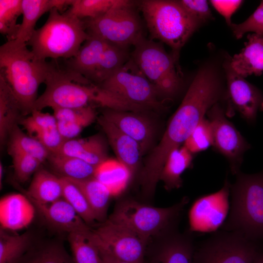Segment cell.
Returning a JSON list of instances; mask_svg holds the SVG:
<instances>
[{
  "label": "cell",
  "instance_id": "8",
  "mask_svg": "<svg viewBox=\"0 0 263 263\" xmlns=\"http://www.w3.org/2000/svg\"><path fill=\"white\" fill-rule=\"evenodd\" d=\"M128 48L89 36L77 54L66 59L65 68L99 85L129 60Z\"/></svg>",
  "mask_w": 263,
  "mask_h": 263
},
{
  "label": "cell",
  "instance_id": "24",
  "mask_svg": "<svg viewBox=\"0 0 263 263\" xmlns=\"http://www.w3.org/2000/svg\"><path fill=\"white\" fill-rule=\"evenodd\" d=\"M23 109L12 89L0 75V143L3 147L14 127L23 117Z\"/></svg>",
  "mask_w": 263,
  "mask_h": 263
},
{
  "label": "cell",
  "instance_id": "6",
  "mask_svg": "<svg viewBox=\"0 0 263 263\" xmlns=\"http://www.w3.org/2000/svg\"><path fill=\"white\" fill-rule=\"evenodd\" d=\"M151 40L169 45L178 60L180 49L201 23L193 18L178 0L138 1Z\"/></svg>",
  "mask_w": 263,
  "mask_h": 263
},
{
  "label": "cell",
  "instance_id": "45",
  "mask_svg": "<svg viewBox=\"0 0 263 263\" xmlns=\"http://www.w3.org/2000/svg\"><path fill=\"white\" fill-rule=\"evenodd\" d=\"M3 166L2 165L1 162H0V188L2 186L1 183H2V180L3 177Z\"/></svg>",
  "mask_w": 263,
  "mask_h": 263
},
{
  "label": "cell",
  "instance_id": "38",
  "mask_svg": "<svg viewBox=\"0 0 263 263\" xmlns=\"http://www.w3.org/2000/svg\"><path fill=\"white\" fill-rule=\"evenodd\" d=\"M183 145L193 154L212 146V129L208 119L205 117L200 121Z\"/></svg>",
  "mask_w": 263,
  "mask_h": 263
},
{
  "label": "cell",
  "instance_id": "21",
  "mask_svg": "<svg viewBox=\"0 0 263 263\" xmlns=\"http://www.w3.org/2000/svg\"><path fill=\"white\" fill-rule=\"evenodd\" d=\"M57 153L79 158L95 167L108 159L107 144L100 134L65 140Z\"/></svg>",
  "mask_w": 263,
  "mask_h": 263
},
{
  "label": "cell",
  "instance_id": "7",
  "mask_svg": "<svg viewBox=\"0 0 263 263\" xmlns=\"http://www.w3.org/2000/svg\"><path fill=\"white\" fill-rule=\"evenodd\" d=\"M188 202V198L184 197L172 206L158 207L124 200L117 203L107 220L129 228L149 241L174 229Z\"/></svg>",
  "mask_w": 263,
  "mask_h": 263
},
{
  "label": "cell",
  "instance_id": "1",
  "mask_svg": "<svg viewBox=\"0 0 263 263\" xmlns=\"http://www.w3.org/2000/svg\"><path fill=\"white\" fill-rule=\"evenodd\" d=\"M224 95L214 69L206 66L200 69L171 117L160 142L145 163L140 175L142 191L145 197H150L154 194L171 151L184 144L207 112Z\"/></svg>",
  "mask_w": 263,
  "mask_h": 263
},
{
  "label": "cell",
  "instance_id": "28",
  "mask_svg": "<svg viewBox=\"0 0 263 263\" xmlns=\"http://www.w3.org/2000/svg\"><path fill=\"white\" fill-rule=\"evenodd\" d=\"M57 0H22V20L15 40L27 43L31 39L39 19L53 8H57Z\"/></svg>",
  "mask_w": 263,
  "mask_h": 263
},
{
  "label": "cell",
  "instance_id": "10",
  "mask_svg": "<svg viewBox=\"0 0 263 263\" xmlns=\"http://www.w3.org/2000/svg\"><path fill=\"white\" fill-rule=\"evenodd\" d=\"M97 86L137 112L164 108L156 90L131 57L121 68Z\"/></svg>",
  "mask_w": 263,
  "mask_h": 263
},
{
  "label": "cell",
  "instance_id": "31",
  "mask_svg": "<svg viewBox=\"0 0 263 263\" xmlns=\"http://www.w3.org/2000/svg\"><path fill=\"white\" fill-rule=\"evenodd\" d=\"M7 151L12 153H21L33 157L42 163L47 160L50 152L37 139L26 134L16 125L11 131L7 140Z\"/></svg>",
  "mask_w": 263,
  "mask_h": 263
},
{
  "label": "cell",
  "instance_id": "2",
  "mask_svg": "<svg viewBox=\"0 0 263 263\" xmlns=\"http://www.w3.org/2000/svg\"><path fill=\"white\" fill-rule=\"evenodd\" d=\"M44 83L45 89L38 96L34 110L79 108L93 103L115 110L123 107L122 102L109 92L66 68H59L53 62L49 63Z\"/></svg>",
  "mask_w": 263,
  "mask_h": 263
},
{
  "label": "cell",
  "instance_id": "43",
  "mask_svg": "<svg viewBox=\"0 0 263 263\" xmlns=\"http://www.w3.org/2000/svg\"><path fill=\"white\" fill-rule=\"evenodd\" d=\"M242 2V0H210L213 6L225 18L229 26L232 24L231 16Z\"/></svg>",
  "mask_w": 263,
  "mask_h": 263
},
{
  "label": "cell",
  "instance_id": "27",
  "mask_svg": "<svg viewBox=\"0 0 263 263\" xmlns=\"http://www.w3.org/2000/svg\"><path fill=\"white\" fill-rule=\"evenodd\" d=\"M67 179L82 192L96 221L105 222L112 195L109 189L94 177L84 180Z\"/></svg>",
  "mask_w": 263,
  "mask_h": 263
},
{
  "label": "cell",
  "instance_id": "3",
  "mask_svg": "<svg viewBox=\"0 0 263 263\" xmlns=\"http://www.w3.org/2000/svg\"><path fill=\"white\" fill-rule=\"evenodd\" d=\"M49 62L36 59L26 43L7 41L0 47V75L12 89L25 116L34 109L38 92L44 83Z\"/></svg>",
  "mask_w": 263,
  "mask_h": 263
},
{
  "label": "cell",
  "instance_id": "17",
  "mask_svg": "<svg viewBox=\"0 0 263 263\" xmlns=\"http://www.w3.org/2000/svg\"><path fill=\"white\" fill-rule=\"evenodd\" d=\"M36 207L28 197L21 193H12L0 200V224L4 230L24 229L33 222Z\"/></svg>",
  "mask_w": 263,
  "mask_h": 263
},
{
  "label": "cell",
  "instance_id": "11",
  "mask_svg": "<svg viewBox=\"0 0 263 263\" xmlns=\"http://www.w3.org/2000/svg\"><path fill=\"white\" fill-rule=\"evenodd\" d=\"M87 33L115 44L129 47L145 38L134 2L125 0L103 15L83 19Z\"/></svg>",
  "mask_w": 263,
  "mask_h": 263
},
{
  "label": "cell",
  "instance_id": "14",
  "mask_svg": "<svg viewBox=\"0 0 263 263\" xmlns=\"http://www.w3.org/2000/svg\"><path fill=\"white\" fill-rule=\"evenodd\" d=\"M207 114L212 129V147L226 159L231 173L236 175L240 171L244 155L250 146L226 118L225 111L219 103L212 106Z\"/></svg>",
  "mask_w": 263,
  "mask_h": 263
},
{
  "label": "cell",
  "instance_id": "20",
  "mask_svg": "<svg viewBox=\"0 0 263 263\" xmlns=\"http://www.w3.org/2000/svg\"><path fill=\"white\" fill-rule=\"evenodd\" d=\"M194 251L191 237L178 233L174 228L165 234L163 242L145 263H192Z\"/></svg>",
  "mask_w": 263,
  "mask_h": 263
},
{
  "label": "cell",
  "instance_id": "4",
  "mask_svg": "<svg viewBox=\"0 0 263 263\" xmlns=\"http://www.w3.org/2000/svg\"><path fill=\"white\" fill-rule=\"evenodd\" d=\"M89 36L83 19L68 10L61 13L53 8L44 24L36 29L26 44L30 46L34 58L38 60L68 59L77 54Z\"/></svg>",
  "mask_w": 263,
  "mask_h": 263
},
{
  "label": "cell",
  "instance_id": "26",
  "mask_svg": "<svg viewBox=\"0 0 263 263\" xmlns=\"http://www.w3.org/2000/svg\"><path fill=\"white\" fill-rule=\"evenodd\" d=\"M193 159L191 153L184 145L173 150L168 156L161 173L162 181L167 190L178 188L182 185L181 175L190 168Z\"/></svg>",
  "mask_w": 263,
  "mask_h": 263
},
{
  "label": "cell",
  "instance_id": "23",
  "mask_svg": "<svg viewBox=\"0 0 263 263\" xmlns=\"http://www.w3.org/2000/svg\"><path fill=\"white\" fill-rule=\"evenodd\" d=\"M57 129L64 139L75 138L83 130L97 119L92 105L79 108L53 109Z\"/></svg>",
  "mask_w": 263,
  "mask_h": 263
},
{
  "label": "cell",
  "instance_id": "35",
  "mask_svg": "<svg viewBox=\"0 0 263 263\" xmlns=\"http://www.w3.org/2000/svg\"><path fill=\"white\" fill-rule=\"evenodd\" d=\"M21 15L22 0H0V32L7 41L16 39L20 26L17 20Z\"/></svg>",
  "mask_w": 263,
  "mask_h": 263
},
{
  "label": "cell",
  "instance_id": "37",
  "mask_svg": "<svg viewBox=\"0 0 263 263\" xmlns=\"http://www.w3.org/2000/svg\"><path fill=\"white\" fill-rule=\"evenodd\" d=\"M125 0H74L69 11L83 19L100 17Z\"/></svg>",
  "mask_w": 263,
  "mask_h": 263
},
{
  "label": "cell",
  "instance_id": "36",
  "mask_svg": "<svg viewBox=\"0 0 263 263\" xmlns=\"http://www.w3.org/2000/svg\"><path fill=\"white\" fill-rule=\"evenodd\" d=\"M60 178L63 188L62 197L88 225L94 224L96 221L95 216L82 192L68 179Z\"/></svg>",
  "mask_w": 263,
  "mask_h": 263
},
{
  "label": "cell",
  "instance_id": "41",
  "mask_svg": "<svg viewBox=\"0 0 263 263\" xmlns=\"http://www.w3.org/2000/svg\"><path fill=\"white\" fill-rule=\"evenodd\" d=\"M237 38H242L247 32L263 36V0L254 12L244 21L230 26Z\"/></svg>",
  "mask_w": 263,
  "mask_h": 263
},
{
  "label": "cell",
  "instance_id": "33",
  "mask_svg": "<svg viewBox=\"0 0 263 263\" xmlns=\"http://www.w3.org/2000/svg\"><path fill=\"white\" fill-rule=\"evenodd\" d=\"M19 263H75L64 246L57 242H50L31 247Z\"/></svg>",
  "mask_w": 263,
  "mask_h": 263
},
{
  "label": "cell",
  "instance_id": "22",
  "mask_svg": "<svg viewBox=\"0 0 263 263\" xmlns=\"http://www.w3.org/2000/svg\"><path fill=\"white\" fill-rule=\"evenodd\" d=\"M247 38L244 48L229 60L233 70L244 78L263 73V36L253 33Z\"/></svg>",
  "mask_w": 263,
  "mask_h": 263
},
{
  "label": "cell",
  "instance_id": "13",
  "mask_svg": "<svg viewBox=\"0 0 263 263\" xmlns=\"http://www.w3.org/2000/svg\"><path fill=\"white\" fill-rule=\"evenodd\" d=\"M100 251L131 263H145L149 241L122 225L106 220L93 229Z\"/></svg>",
  "mask_w": 263,
  "mask_h": 263
},
{
  "label": "cell",
  "instance_id": "32",
  "mask_svg": "<svg viewBox=\"0 0 263 263\" xmlns=\"http://www.w3.org/2000/svg\"><path fill=\"white\" fill-rule=\"evenodd\" d=\"M32 236L29 232L12 235L0 230V263H19L31 247Z\"/></svg>",
  "mask_w": 263,
  "mask_h": 263
},
{
  "label": "cell",
  "instance_id": "5",
  "mask_svg": "<svg viewBox=\"0 0 263 263\" xmlns=\"http://www.w3.org/2000/svg\"><path fill=\"white\" fill-rule=\"evenodd\" d=\"M236 175L230 187V214L222 229L257 241L263 238V171L248 174L240 171Z\"/></svg>",
  "mask_w": 263,
  "mask_h": 263
},
{
  "label": "cell",
  "instance_id": "39",
  "mask_svg": "<svg viewBox=\"0 0 263 263\" xmlns=\"http://www.w3.org/2000/svg\"><path fill=\"white\" fill-rule=\"evenodd\" d=\"M22 126L28 133L34 137L36 135L50 129L57 128L56 120L53 114L45 113L37 110L20 121Z\"/></svg>",
  "mask_w": 263,
  "mask_h": 263
},
{
  "label": "cell",
  "instance_id": "29",
  "mask_svg": "<svg viewBox=\"0 0 263 263\" xmlns=\"http://www.w3.org/2000/svg\"><path fill=\"white\" fill-rule=\"evenodd\" d=\"M68 241L75 263H101L98 237L93 229L69 233Z\"/></svg>",
  "mask_w": 263,
  "mask_h": 263
},
{
  "label": "cell",
  "instance_id": "15",
  "mask_svg": "<svg viewBox=\"0 0 263 263\" xmlns=\"http://www.w3.org/2000/svg\"><path fill=\"white\" fill-rule=\"evenodd\" d=\"M224 68L227 81L224 96L227 102L226 115L229 116L237 112L248 123H254L258 112L263 111V94L235 73L229 60L224 64Z\"/></svg>",
  "mask_w": 263,
  "mask_h": 263
},
{
  "label": "cell",
  "instance_id": "42",
  "mask_svg": "<svg viewBox=\"0 0 263 263\" xmlns=\"http://www.w3.org/2000/svg\"><path fill=\"white\" fill-rule=\"evenodd\" d=\"M185 10L201 24L212 18L208 2L204 0H178Z\"/></svg>",
  "mask_w": 263,
  "mask_h": 263
},
{
  "label": "cell",
  "instance_id": "12",
  "mask_svg": "<svg viewBox=\"0 0 263 263\" xmlns=\"http://www.w3.org/2000/svg\"><path fill=\"white\" fill-rule=\"evenodd\" d=\"M262 252L257 241L237 232L222 230L195 250L192 263H255Z\"/></svg>",
  "mask_w": 263,
  "mask_h": 263
},
{
  "label": "cell",
  "instance_id": "40",
  "mask_svg": "<svg viewBox=\"0 0 263 263\" xmlns=\"http://www.w3.org/2000/svg\"><path fill=\"white\" fill-rule=\"evenodd\" d=\"M12 164L16 180L19 183L26 182L40 168L42 163L37 159L21 153H12L9 155Z\"/></svg>",
  "mask_w": 263,
  "mask_h": 263
},
{
  "label": "cell",
  "instance_id": "44",
  "mask_svg": "<svg viewBox=\"0 0 263 263\" xmlns=\"http://www.w3.org/2000/svg\"><path fill=\"white\" fill-rule=\"evenodd\" d=\"M101 263H131L119 260L112 255L104 251H100Z\"/></svg>",
  "mask_w": 263,
  "mask_h": 263
},
{
  "label": "cell",
  "instance_id": "18",
  "mask_svg": "<svg viewBox=\"0 0 263 263\" xmlns=\"http://www.w3.org/2000/svg\"><path fill=\"white\" fill-rule=\"evenodd\" d=\"M31 201L46 223L56 230L69 233L91 228L63 197L48 204Z\"/></svg>",
  "mask_w": 263,
  "mask_h": 263
},
{
  "label": "cell",
  "instance_id": "16",
  "mask_svg": "<svg viewBox=\"0 0 263 263\" xmlns=\"http://www.w3.org/2000/svg\"><path fill=\"white\" fill-rule=\"evenodd\" d=\"M138 144L142 155L150 147L154 129L151 121L141 112L105 108L101 115Z\"/></svg>",
  "mask_w": 263,
  "mask_h": 263
},
{
  "label": "cell",
  "instance_id": "46",
  "mask_svg": "<svg viewBox=\"0 0 263 263\" xmlns=\"http://www.w3.org/2000/svg\"><path fill=\"white\" fill-rule=\"evenodd\" d=\"M255 263H263V252H262Z\"/></svg>",
  "mask_w": 263,
  "mask_h": 263
},
{
  "label": "cell",
  "instance_id": "9",
  "mask_svg": "<svg viewBox=\"0 0 263 263\" xmlns=\"http://www.w3.org/2000/svg\"><path fill=\"white\" fill-rule=\"evenodd\" d=\"M131 58L153 85L161 98L171 99L179 93L182 79L178 60L160 42L143 38L135 45Z\"/></svg>",
  "mask_w": 263,
  "mask_h": 263
},
{
  "label": "cell",
  "instance_id": "34",
  "mask_svg": "<svg viewBox=\"0 0 263 263\" xmlns=\"http://www.w3.org/2000/svg\"><path fill=\"white\" fill-rule=\"evenodd\" d=\"M131 175L129 169L117 159L108 158L95 168L94 177L105 185L111 193L124 185Z\"/></svg>",
  "mask_w": 263,
  "mask_h": 263
},
{
  "label": "cell",
  "instance_id": "19",
  "mask_svg": "<svg viewBox=\"0 0 263 263\" xmlns=\"http://www.w3.org/2000/svg\"><path fill=\"white\" fill-rule=\"evenodd\" d=\"M97 120L116 159L127 167L131 174L135 173L142 155L137 142L102 115L97 117Z\"/></svg>",
  "mask_w": 263,
  "mask_h": 263
},
{
  "label": "cell",
  "instance_id": "30",
  "mask_svg": "<svg viewBox=\"0 0 263 263\" xmlns=\"http://www.w3.org/2000/svg\"><path fill=\"white\" fill-rule=\"evenodd\" d=\"M47 160L60 177L75 180L94 177L96 167L79 158L50 153Z\"/></svg>",
  "mask_w": 263,
  "mask_h": 263
},
{
  "label": "cell",
  "instance_id": "25",
  "mask_svg": "<svg viewBox=\"0 0 263 263\" xmlns=\"http://www.w3.org/2000/svg\"><path fill=\"white\" fill-rule=\"evenodd\" d=\"M17 187L32 201L48 204L62 197L63 188L60 177L40 168L34 174L27 190Z\"/></svg>",
  "mask_w": 263,
  "mask_h": 263
}]
</instances>
